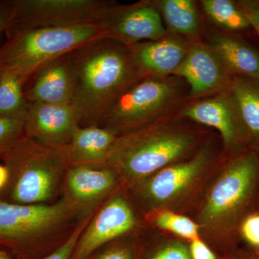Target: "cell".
Returning a JSON list of instances; mask_svg holds the SVG:
<instances>
[{
	"mask_svg": "<svg viewBox=\"0 0 259 259\" xmlns=\"http://www.w3.org/2000/svg\"><path fill=\"white\" fill-rule=\"evenodd\" d=\"M74 97L79 126L99 125L125 91L142 79L125 46L107 38L89 42L70 53Z\"/></svg>",
	"mask_w": 259,
	"mask_h": 259,
	"instance_id": "cell-1",
	"label": "cell"
},
{
	"mask_svg": "<svg viewBox=\"0 0 259 259\" xmlns=\"http://www.w3.org/2000/svg\"><path fill=\"white\" fill-rule=\"evenodd\" d=\"M178 112L117 136L104 165L119 181L140 182L197 152L199 136L182 123Z\"/></svg>",
	"mask_w": 259,
	"mask_h": 259,
	"instance_id": "cell-2",
	"label": "cell"
},
{
	"mask_svg": "<svg viewBox=\"0 0 259 259\" xmlns=\"http://www.w3.org/2000/svg\"><path fill=\"white\" fill-rule=\"evenodd\" d=\"M258 206L259 155L248 149L228 156L221 166L204 195L198 225L212 236L234 239L243 220Z\"/></svg>",
	"mask_w": 259,
	"mask_h": 259,
	"instance_id": "cell-3",
	"label": "cell"
},
{
	"mask_svg": "<svg viewBox=\"0 0 259 259\" xmlns=\"http://www.w3.org/2000/svg\"><path fill=\"white\" fill-rule=\"evenodd\" d=\"M14 25L16 28L0 48V70L17 75L23 83L56 59L105 38L98 23L62 28Z\"/></svg>",
	"mask_w": 259,
	"mask_h": 259,
	"instance_id": "cell-4",
	"label": "cell"
},
{
	"mask_svg": "<svg viewBox=\"0 0 259 259\" xmlns=\"http://www.w3.org/2000/svg\"><path fill=\"white\" fill-rule=\"evenodd\" d=\"M8 168L7 202L21 204H46L62 185L67 163L56 148L23 136L2 156Z\"/></svg>",
	"mask_w": 259,
	"mask_h": 259,
	"instance_id": "cell-5",
	"label": "cell"
},
{
	"mask_svg": "<svg viewBox=\"0 0 259 259\" xmlns=\"http://www.w3.org/2000/svg\"><path fill=\"white\" fill-rule=\"evenodd\" d=\"M187 100L188 88L179 76L144 77L117 99L99 125L119 136L177 113Z\"/></svg>",
	"mask_w": 259,
	"mask_h": 259,
	"instance_id": "cell-6",
	"label": "cell"
},
{
	"mask_svg": "<svg viewBox=\"0 0 259 259\" xmlns=\"http://www.w3.org/2000/svg\"><path fill=\"white\" fill-rule=\"evenodd\" d=\"M212 161V146L207 142L193 156L165 167L134 187L148 206L167 210L193 192Z\"/></svg>",
	"mask_w": 259,
	"mask_h": 259,
	"instance_id": "cell-7",
	"label": "cell"
},
{
	"mask_svg": "<svg viewBox=\"0 0 259 259\" xmlns=\"http://www.w3.org/2000/svg\"><path fill=\"white\" fill-rule=\"evenodd\" d=\"M75 213L64 199L21 204L0 199V243L18 246L38 241L57 231Z\"/></svg>",
	"mask_w": 259,
	"mask_h": 259,
	"instance_id": "cell-8",
	"label": "cell"
},
{
	"mask_svg": "<svg viewBox=\"0 0 259 259\" xmlns=\"http://www.w3.org/2000/svg\"><path fill=\"white\" fill-rule=\"evenodd\" d=\"M112 2L104 0H15L13 25L62 28L98 23Z\"/></svg>",
	"mask_w": 259,
	"mask_h": 259,
	"instance_id": "cell-9",
	"label": "cell"
},
{
	"mask_svg": "<svg viewBox=\"0 0 259 259\" xmlns=\"http://www.w3.org/2000/svg\"><path fill=\"white\" fill-rule=\"evenodd\" d=\"M178 115L218 131L228 156L249 149L239 107L230 89L185 104Z\"/></svg>",
	"mask_w": 259,
	"mask_h": 259,
	"instance_id": "cell-10",
	"label": "cell"
},
{
	"mask_svg": "<svg viewBox=\"0 0 259 259\" xmlns=\"http://www.w3.org/2000/svg\"><path fill=\"white\" fill-rule=\"evenodd\" d=\"M105 38L131 47L168 35L159 12L151 0L131 5L112 2L104 11L100 23Z\"/></svg>",
	"mask_w": 259,
	"mask_h": 259,
	"instance_id": "cell-11",
	"label": "cell"
},
{
	"mask_svg": "<svg viewBox=\"0 0 259 259\" xmlns=\"http://www.w3.org/2000/svg\"><path fill=\"white\" fill-rule=\"evenodd\" d=\"M188 88L190 101L229 90L233 75L208 42H192L185 61L175 74Z\"/></svg>",
	"mask_w": 259,
	"mask_h": 259,
	"instance_id": "cell-12",
	"label": "cell"
},
{
	"mask_svg": "<svg viewBox=\"0 0 259 259\" xmlns=\"http://www.w3.org/2000/svg\"><path fill=\"white\" fill-rule=\"evenodd\" d=\"M135 225L136 217L127 201L119 195L112 197L88 223L71 259H88L102 245L128 233Z\"/></svg>",
	"mask_w": 259,
	"mask_h": 259,
	"instance_id": "cell-13",
	"label": "cell"
},
{
	"mask_svg": "<svg viewBox=\"0 0 259 259\" xmlns=\"http://www.w3.org/2000/svg\"><path fill=\"white\" fill-rule=\"evenodd\" d=\"M119 179L105 165L68 166L63 179L64 199L78 211L93 209L115 188Z\"/></svg>",
	"mask_w": 259,
	"mask_h": 259,
	"instance_id": "cell-14",
	"label": "cell"
},
{
	"mask_svg": "<svg viewBox=\"0 0 259 259\" xmlns=\"http://www.w3.org/2000/svg\"><path fill=\"white\" fill-rule=\"evenodd\" d=\"M79 126L71 105L29 102L25 136L49 147H62Z\"/></svg>",
	"mask_w": 259,
	"mask_h": 259,
	"instance_id": "cell-15",
	"label": "cell"
},
{
	"mask_svg": "<svg viewBox=\"0 0 259 259\" xmlns=\"http://www.w3.org/2000/svg\"><path fill=\"white\" fill-rule=\"evenodd\" d=\"M192 42L168 33L155 40L128 47L132 60L143 77L175 76Z\"/></svg>",
	"mask_w": 259,
	"mask_h": 259,
	"instance_id": "cell-16",
	"label": "cell"
},
{
	"mask_svg": "<svg viewBox=\"0 0 259 259\" xmlns=\"http://www.w3.org/2000/svg\"><path fill=\"white\" fill-rule=\"evenodd\" d=\"M25 97L28 102L71 105L74 79L69 54L52 61L34 76Z\"/></svg>",
	"mask_w": 259,
	"mask_h": 259,
	"instance_id": "cell-17",
	"label": "cell"
},
{
	"mask_svg": "<svg viewBox=\"0 0 259 259\" xmlns=\"http://www.w3.org/2000/svg\"><path fill=\"white\" fill-rule=\"evenodd\" d=\"M111 130L100 125L78 126L67 144L56 148L68 166L104 165L117 139Z\"/></svg>",
	"mask_w": 259,
	"mask_h": 259,
	"instance_id": "cell-18",
	"label": "cell"
},
{
	"mask_svg": "<svg viewBox=\"0 0 259 259\" xmlns=\"http://www.w3.org/2000/svg\"><path fill=\"white\" fill-rule=\"evenodd\" d=\"M207 42L221 56L233 76L259 80L258 50L241 39L226 32H210Z\"/></svg>",
	"mask_w": 259,
	"mask_h": 259,
	"instance_id": "cell-19",
	"label": "cell"
},
{
	"mask_svg": "<svg viewBox=\"0 0 259 259\" xmlns=\"http://www.w3.org/2000/svg\"><path fill=\"white\" fill-rule=\"evenodd\" d=\"M153 5L161 15L167 32L190 42L202 41V25L195 2L156 0Z\"/></svg>",
	"mask_w": 259,
	"mask_h": 259,
	"instance_id": "cell-20",
	"label": "cell"
},
{
	"mask_svg": "<svg viewBox=\"0 0 259 259\" xmlns=\"http://www.w3.org/2000/svg\"><path fill=\"white\" fill-rule=\"evenodd\" d=\"M230 90L239 107L249 149L259 155V80L234 76Z\"/></svg>",
	"mask_w": 259,
	"mask_h": 259,
	"instance_id": "cell-21",
	"label": "cell"
},
{
	"mask_svg": "<svg viewBox=\"0 0 259 259\" xmlns=\"http://www.w3.org/2000/svg\"><path fill=\"white\" fill-rule=\"evenodd\" d=\"M207 18L228 31H243L252 28L238 2L232 0H202L199 2Z\"/></svg>",
	"mask_w": 259,
	"mask_h": 259,
	"instance_id": "cell-22",
	"label": "cell"
},
{
	"mask_svg": "<svg viewBox=\"0 0 259 259\" xmlns=\"http://www.w3.org/2000/svg\"><path fill=\"white\" fill-rule=\"evenodd\" d=\"M23 84L17 75L0 70V117L25 118L29 102Z\"/></svg>",
	"mask_w": 259,
	"mask_h": 259,
	"instance_id": "cell-23",
	"label": "cell"
},
{
	"mask_svg": "<svg viewBox=\"0 0 259 259\" xmlns=\"http://www.w3.org/2000/svg\"><path fill=\"white\" fill-rule=\"evenodd\" d=\"M154 223L160 229L171 232L174 234L190 240L199 239L200 227L190 218L170 210H162L154 218Z\"/></svg>",
	"mask_w": 259,
	"mask_h": 259,
	"instance_id": "cell-24",
	"label": "cell"
},
{
	"mask_svg": "<svg viewBox=\"0 0 259 259\" xmlns=\"http://www.w3.org/2000/svg\"><path fill=\"white\" fill-rule=\"evenodd\" d=\"M25 118L0 117V158L15 142L25 136Z\"/></svg>",
	"mask_w": 259,
	"mask_h": 259,
	"instance_id": "cell-25",
	"label": "cell"
},
{
	"mask_svg": "<svg viewBox=\"0 0 259 259\" xmlns=\"http://www.w3.org/2000/svg\"><path fill=\"white\" fill-rule=\"evenodd\" d=\"M91 218H93V217L91 218V216L85 218L82 222L79 223L72 231V233L70 234L69 238L57 249L54 250L50 255H47V257L42 259H71L76 243L79 241L81 233L88 226Z\"/></svg>",
	"mask_w": 259,
	"mask_h": 259,
	"instance_id": "cell-26",
	"label": "cell"
},
{
	"mask_svg": "<svg viewBox=\"0 0 259 259\" xmlns=\"http://www.w3.org/2000/svg\"><path fill=\"white\" fill-rule=\"evenodd\" d=\"M239 236L250 246L259 249L258 212L250 213L243 220L240 226Z\"/></svg>",
	"mask_w": 259,
	"mask_h": 259,
	"instance_id": "cell-27",
	"label": "cell"
},
{
	"mask_svg": "<svg viewBox=\"0 0 259 259\" xmlns=\"http://www.w3.org/2000/svg\"><path fill=\"white\" fill-rule=\"evenodd\" d=\"M151 259H192L190 250L183 243L173 242L158 250Z\"/></svg>",
	"mask_w": 259,
	"mask_h": 259,
	"instance_id": "cell-28",
	"label": "cell"
},
{
	"mask_svg": "<svg viewBox=\"0 0 259 259\" xmlns=\"http://www.w3.org/2000/svg\"><path fill=\"white\" fill-rule=\"evenodd\" d=\"M238 3L249 20L252 28L255 29V31L259 35L258 2L239 1Z\"/></svg>",
	"mask_w": 259,
	"mask_h": 259,
	"instance_id": "cell-29",
	"label": "cell"
},
{
	"mask_svg": "<svg viewBox=\"0 0 259 259\" xmlns=\"http://www.w3.org/2000/svg\"><path fill=\"white\" fill-rule=\"evenodd\" d=\"M190 253L192 259H217L210 248L200 238L191 241Z\"/></svg>",
	"mask_w": 259,
	"mask_h": 259,
	"instance_id": "cell-30",
	"label": "cell"
},
{
	"mask_svg": "<svg viewBox=\"0 0 259 259\" xmlns=\"http://www.w3.org/2000/svg\"><path fill=\"white\" fill-rule=\"evenodd\" d=\"M14 23V11L10 3L0 6V34L9 29Z\"/></svg>",
	"mask_w": 259,
	"mask_h": 259,
	"instance_id": "cell-31",
	"label": "cell"
},
{
	"mask_svg": "<svg viewBox=\"0 0 259 259\" xmlns=\"http://www.w3.org/2000/svg\"><path fill=\"white\" fill-rule=\"evenodd\" d=\"M97 259H132V253L127 248H115L109 250Z\"/></svg>",
	"mask_w": 259,
	"mask_h": 259,
	"instance_id": "cell-32",
	"label": "cell"
},
{
	"mask_svg": "<svg viewBox=\"0 0 259 259\" xmlns=\"http://www.w3.org/2000/svg\"><path fill=\"white\" fill-rule=\"evenodd\" d=\"M10 174L5 164H0V192L5 190L9 182Z\"/></svg>",
	"mask_w": 259,
	"mask_h": 259,
	"instance_id": "cell-33",
	"label": "cell"
},
{
	"mask_svg": "<svg viewBox=\"0 0 259 259\" xmlns=\"http://www.w3.org/2000/svg\"><path fill=\"white\" fill-rule=\"evenodd\" d=\"M0 259H10V258L5 252L0 251Z\"/></svg>",
	"mask_w": 259,
	"mask_h": 259,
	"instance_id": "cell-34",
	"label": "cell"
},
{
	"mask_svg": "<svg viewBox=\"0 0 259 259\" xmlns=\"http://www.w3.org/2000/svg\"><path fill=\"white\" fill-rule=\"evenodd\" d=\"M258 10H259V2H258Z\"/></svg>",
	"mask_w": 259,
	"mask_h": 259,
	"instance_id": "cell-35",
	"label": "cell"
},
{
	"mask_svg": "<svg viewBox=\"0 0 259 259\" xmlns=\"http://www.w3.org/2000/svg\"><path fill=\"white\" fill-rule=\"evenodd\" d=\"M258 211H259V206H258Z\"/></svg>",
	"mask_w": 259,
	"mask_h": 259,
	"instance_id": "cell-36",
	"label": "cell"
},
{
	"mask_svg": "<svg viewBox=\"0 0 259 259\" xmlns=\"http://www.w3.org/2000/svg\"><path fill=\"white\" fill-rule=\"evenodd\" d=\"M259 259V258H258Z\"/></svg>",
	"mask_w": 259,
	"mask_h": 259,
	"instance_id": "cell-37",
	"label": "cell"
}]
</instances>
